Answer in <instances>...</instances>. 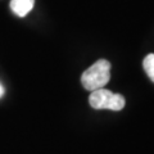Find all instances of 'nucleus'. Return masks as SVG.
<instances>
[{
    "mask_svg": "<svg viewBox=\"0 0 154 154\" xmlns=\"http://www.w3.org/2000/svg\"><path fill=\"white\" fill-rule=\"evenodd\" d=\"M109 80H110V63L105 59L96 60L81 76L82 86L89 91L103 89L109 82Z\"/></svg>",
    "mask_w": 154,
    "mask_h": 154,
    "instance_id": "obj_1",
    "label": "nucleus"
},
{
    "mask_svg": "<svg viewBox=\"0 0 154 154\" xmlns=\"http://www.w3.org/2000/svg\"><path fill=\"white\" fill-rule=\"evenodd\" d=\"M89 103L94 109H109V110H121L123 109L125 98L121 94H114L109 90L98 89L91 91Z\"/></svg>",
    "mask_w": 154,
    "mask_h": 154,
    "instance_id": "obj_2",
    "label": "nucleus"
},
{
    "mask_svg": "<svg viewBox=\"0 0 154 154\" xmlns=\"http://www.w3.org/2000/svg\"><path fill=\"white\" fill-rule=\"evenodd\" d=\"M35 0H11V9L18 17H26L32 11Z\"/></svg>",
    "mask_w": 154,
    "mask_h": 154,
    "instance_id": "obj_3",
    "label": "nucleus"
},
{
    "mask_svg": "<svg viewBox=\"0 0 154 154\" xmlns=\"http://www.w3.org/2000/svg\"><path fill=\"white\" fill-rule=\"evenodd\" d=\"M143 67H144V71L146 72L148 77L154 82V54H148L144 58Z\"/></svg>",
    "mask_w": 154,
    "mask_h": 154,
    "instance_id": "obj_4",
    "label": "nucleus"
},
{
    "mask_svg": "<svg viewBox=\"0 0 154 154\" xmlns=\"http://www.w3.org/2000/svg\"><path fill=\"white\" fill-rule=\"evenodd\" d=\"M3 95H4V88H3V85L0 84V98H2Z\"/></svg>",
    "mask_w": 154,
    "mask_h": 154,
    "instance_id": "obj_5",
    "label": "nucleus"
}]
</instances>
